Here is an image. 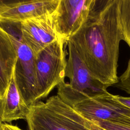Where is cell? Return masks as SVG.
<instances>
[{
    "mask_svg": "<svg viewBox=\"0 0 130 130\" xmlns=\"http://www.w3.org/2000/svg\"><path fill=\"white\" fill-rule=\"evenodd\" d=\"M121 40L118 0H96L84 23L68 42L92 75L110 86L118 81L117 69Z\"/></svg>",
    "mask_w": 130,
    "mask_h": 130,
    "instance_id": "1",
    "label": "cell"
},
{
    "mask_svg": "<svg viewBox=\"0 0 130 130\" xmlns=\"http://www.w3.org/2000/svg\"><path fill=\"white\" fill-rule=\"evenodd\" d=\"M57 95L86 119L130 123V109L119 102L111 93L89 98L64 81L57 86Z\"/></svg>",
    "mask_w": 130,
    "mask_h": 130,
    "instance_id": "2",
    "label": "cell"
},
{
    "mask_svg": "<svg viewBox=\"0 0 130 130\" xmlns=\"http://www.w3.org/2000/svg\"><path fill=\"white\" fill-rule=\"evenodd\" d=\"M25 120L28 130H94L90 121L57 94L31 105Z\"/></svg>",
    "mask_w": 130,
    "mask_h": 130,
    "instance_id": "3",
    "label": "cell"
},
{
    "mask_svg": "<svg viewBox=\"0 0 130 130\" xmlns=\"http://www.w3.org/2000/svg\"><path fill=\"white\" fill-rule=\"evenodd\" d=\"M65 44L58 39L35 56L38 101L64 81L67 67Z\"/></svg>",
    "mask_w": 130,
    "mask_h": 130,
    "instance_id": "4",
    "label": "cell"
},
{
    "mask_svg": "<svg viewBox=\"0 0 130 130\" xmlns=\"http://www.w3.org/2000/svg\"><path fill=\"white\" fill-rule=\"evenodd\" d=\"M96 0H59L53 13L55 29L65 44L86 20Z\"/></svg>",
    "mask_w": 130,
    "mask_h": 130,
    "instance_id": "5",
    "label": "cell"
},
{
    "mask_svg": "<svg viewBox=\"0 0 130 130\" xmlns=\"http://www.w3.org/2000/svg\"><path fill=\"white\" fill-rule=\"evenodd\" d=\"M11 35L17 52L14 76L18 90L26 105L30 107L38 102L35 56L31 50L21 40Z\"/></svg>",
    "mask_w": 130,
    "mask_h": 130,
    "instance_id": "6",
    "label": "cell"
},
{
    "mask_svg": "<svg viewBox=\"0 0 130 130\" xmlns=\"http://www.w3.org/2000/svg\"><path fill=\"white\" fill-rule=\"evenodd\" d=\"M69 56L67 61L65 76L69 79V85L74 89L89 98L108 94L106 85L91 73L72 44L67 43Z\"/></svg>",
    "mask_w": 130,
    "mask_h": 130,
    "instance_id": "7",
    "label": "cell"
},
{
    "mask_svg": "<svg viewBox=\"0 0 130 130\" xmlns=\"http://www.w3.org/2000/svg\"><path fill=\"white\" fill-rule=\"evenodd\" d=\"M59 0H0V23H20L54 12Z\"/></svg>",
    "mask_w": 130,
    "mask_h": 130,
    "instance_id": "8",
    "label": "cell"
},
{
    "mask_svg": "<svg viewBox=\"0 0 130 130\" xmlns=\"http://www.w3.org/2000/svg\"><path fill=\"white\" fill-rule=\"evenodd\" d=\"M53 14L43 15L19 23L20 38L31 50L35 56L58 39Z\"/></svg>",
    "mask_w": 130,
    "mask_h": 130,
    "instance_id": "9",
    "label": "cell"
},
{
    "mask_svg": "<svg viewBox=\"0 0 130 130\" xmlns=\"http://www.w3.org/2000/svg\"><path fill=\"white\" fill-rule=\"evenodd\" d=\"M29 111L17 87L13 76L4 96L0 100V120L2 123H9L19 119H26Z\"/></svg>",
    "mask_w": 130,
    "mask_h": 130,
    "instance_id": "10",
    "label": "cell"
},
{
    "mask_svg": "<svg viewBox=\"0 0 130 130\" xmlns=\"http://www.w3.org/2000/svg\"><path fill=\"white\" fill-rule=\"evenodd\" d=\"M17 59V52L11 35L0 25V100L5 95Z\"/></svg>",
    "mask_w": 130,
    "mask_h": 130,
    "instance_id": "11",
    "label": "cell"
},
{
    "mask_svg": "<svg viewBox=\"0 0 130 130\" xmlns=\"http://www.w3.org/2000/svg\"><path fill=\"white\" fill-rule=\"evenodd\" d=\"M118 9L122 40L130 47V0H118Z\"/></svg>",
    "mask_w": 130,
    "mask_h": 130,
    "instance_id": "12",
    "label": "cell"
},
{
    "mask_svg": "<svg viewBox=\"0 0 130 130\" xmlns=\"http://www.w3.org/2000/svg\"><path fill=\"white\" fill-rule=\"evenodd\" d=\"M114 85L130 94V58L128 60L126 70L118 77V82Z\"/></svg>",
    "mask_w": 130,
    "mask_h": 130,
    "instance_id": "13",
    "label": "cell"
},
{
    "mask_svg": "<svg viewBox=\"0 0 130 130\" xmlns=\"http://www.w3.org/2000/svg\"><path fill=\"white\" fill-rule=\"evenodd\" d=\"M91 122L105 130H130V123L123 124L102 120Z\"/></svg>",
    "mask_w": 130,
    "mask_h": 130,
    "instance_id": "14",
    "label": "cell"
},
{
    "mask_svg": "<svg viewBox=\"0 0 130 130\" xmlns=\"http://www.w3.org/2000/svg\"><path fill=\"white\" fill-rule=\"evenodd\" d=\"M114 98L121 104L130 109V97H125L118 95H114Z\"/></svg>",
    "mask_w": 130,
    "mask_h": 130,
    "instance_id": "15",
    "label": "cell"
},
{
    "mask_svg": "<svg viewBox=\"0 0 130 130\" xmlns=\"http://www.w3.org/2000/svg\"><path fill=\"white\" fill-rule=\"evenodd\" d=\"M0 130H22L16 125H13L6 123H2Z\"/></svg>",
    "mask_w": 130,
    "mask_h": 130,
    "instance_id": "16",
    "label": "cell"
},
{
    "mask_svg": "<svg viewBox=\"0 0 130 130\" xmlns=\"http://www.w3.org/2000/svg\"><path fill=\"white\" fill-rule=\"evenodd\" d=\"M91 122V126H92V127L93 128V129L94 130H105L104 129H103V128L102 127H99V126H98L96 124H95L94 123H93V122Z\"/></svg>",
    "mask_w": 130,
    "mask_h": 130,
    "instance_id": "17",
    "label": "cell"
},
{
    "mask_svg": "<svg viewBox=\"0 0 130 130\" xmlns=\"http://www.w3.org/2000/svg\"><path fill=\"white\" fill-rule=\"evenodd\" d=\"M2 124V123L1 122V120H0V129H1V126Z\"/></svg>",
    "mask_w": 130,
    "mask_h": 130,
    "instance_id": "18",
    "label": "cell"
}]
</instances>
